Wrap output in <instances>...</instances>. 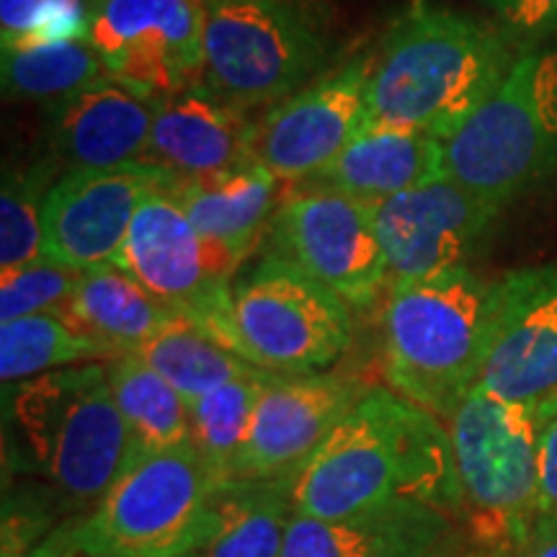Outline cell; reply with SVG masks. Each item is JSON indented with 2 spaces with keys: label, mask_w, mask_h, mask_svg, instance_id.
<instances>
[{
  "label": "cell",
  "mask_w": 557,
  "mask_h": 557,
  "mask_svg": "<svg viewBox=\"0 0 557 557\" xmlns=\"http://www.w3.org/2000/svg\"><path fill=\"white\" fill-rule=\"evenodd\" d=\"M519 54L487 18L416 0L374 60L367 124L444 143L504 83Z\"/></svg>",
  "instance_id": "7a4b0ae2"
},
{
  "label": "cell",
  "mask_w": 557,
  "mask_h": 557,
  "mask_svg": "<svg viewBox=\"0 0 557 557\" xmlns=\"http://www.w3.org/2000/svg\"><path fill=\"white\" fill-rule=\"evenodd\" d=\"M276 3H292V0H276Z\"/></svg>",
  "instance_id": "ab89813d"
},
{
  "label": "cell",
  "mask_w": 557,
  "mask_h": 557,
  "mask_svg": "<svg viewBox=\"0 0 557 557\" xmlns=\"http://www.w3.org/2000/svg\"><path fill=\"white\" fill-rule=\"evenodd\" d=\"M3 94L13 101L58 103L109 81L107 67L88 41H54L29 50H3Z\"/></svg>",
  "instance_id": "83f0119b"
},
{
  "label": "cell",
  "mask_w": 557,
  "mask_h": 557,
  "mask_svg": "<svg viewBox=\"0 0 557 557\" xmlns=\"http://www.w3.org/2000/svg\"><path fill=\"white\" fill-rule=\"evenodd\" d=\"M169 176L143 160L111 171H67L41 205V256L78 271L116 263L139 205Z\"/></svg>",
  "instance_id": "9a60e30c"
},
{
  "label": "cell",
  "mask_w": 557,
  "mask_h": 557,
  "mask_svg": "<svg viewBox=\"0 0 557 557\" xmlns=\"http://www.w3.org/2000/svg\"><path fill=\"white\" fill-rule=\"evenodd\" d=\"M86 3H88V9H94V5H99L101 0H86Z\"/></svg>",
  "instance_id": "74e56055"
},
{
  "label": "cell",
  "mask_w": 557,
  "mask_h": 557,
  "mask_svg": "<svg viewBox=\"0 0 557 557\" xmlns=\"http://www.w3.org/2000/svg\"><path fill=\"white\" fill-rule=\"evenodd\" d=\"M557 171V41L521 52L504 83L444 139V173L504 209Z\"/></svg>",
  "instance_id": "8992f818"
},
{
  "label": "cell",
  "mask_w": 557,
  "mask_h": 557,
  "mask_svg": "<svg viewBox=\"0 0 557 557\" xmlns=\"http://www.w3.org/2000/svg\"><path fill=\"white\" fill-rule=\"evenodd\" d=\"M169 181L143 199L116 267L127 271L160 305L194 320L238 354L230 282L240 261L227 248L201 238L171 194Z\"/></svg>",
  "instance_id": "30bf717a"
},
{
  "label": "cell",
  "mask_w": 557,
  "mask_h": 557,
  "mask_svg": "<svg viewBox=\"0 0 557 557\" xmlns=\"http://www.w3.org/2000/svg\"><path fill=\"white\" fill-rule=\"evenodd\" d=\"M269 374L261 372L256 377L230 382L197 400H189L191 444L218 483H227L235 475V462L246 444L250 416Z\"/></svg>",
  "instance_id": "f1b7e54d"
},
{
  "label": "cell",
  "mask_w": 557,
  "mask_h": 557,
  "mask_svg": "<svg viewBox=\"0 0 557 557\" xmlns=\"http://www.w3.org/2000/svg\"><path fill=\"white\" fill-rule=\"evenodd\" d=\"M468 545L511 557L537 521L540 418L472 387L447 418Z\"/></svg>",
  "instance_id": "52a82bcc"
},
{
  "label": "cell",
  "mask_w": 557,
  "mask_h": 557,
  "mask_svg": "<svg viewBox=\"0 0 557 557\" xmlns=\"http://www.w3.org/2000/svg\"><path fill=\"white\" fill-rule=\"evenodd\" d=\"M205 0H101L88 45L111 81L165 101L205 81Z\"/></svg>",
  "instance_id": "7c38bea8"
},
{
  "label": "cell",
  "mask_w": 557,
  "mask_h": 557,
  "mask_svg": "<svg viewBox=\"0 0 557 557\" xmlns=\"http://www.w3.org/2000/svg\"><path fill=\"white\" fill-rule=\"evenodd\" d=\"M169 189L201 238L227 248L243 263L267 240L276 212L297 184L248 163L209 178L171 176Z\"/></svg>",
  "instance_id": "44dd1931"
},
{
  "label": "cell",
  "mask_w": 557,
  "mask_h": 557,
  "mask_svg": "<svg viewBox=\"0 0 557 557\" xmlns=\"http://www.w3.org/2000/svg\"><path fill=\"white\" fill-rule=\"evenodd\" d=\"M253 122L209 90L205 83L158 101L143 163L178 178H209L250 163Z\"/></svg>",
  "instance_id": "ffe728a7"
},
{
  "label": "cell",
  "mask_w": 557,
  "mask_h": 557,
  "mask_svg": "<svg viewBox=\"0 0 557 557\" xmlns=\"http://www.w3.org/2000/svg\"><path fill=\"white\" fill-rule=\"evenodd\" d=\"M487 21L517 47L527 52L557 34V0H483Z\"/></svg>",
  "instance_id": "d6a6232c"
},
{
  "label": "cell",
  "mask_w": 557,
  "mask_h": 557,
  "mask_svg": "<svg viewBox=\"0 0 557 557\" xmlns=\"http://www.w3.org/2000/svg\"><path fill=\"white\" fill-rule=\"evenodd\" d=\"M83 336L99 341L111 351L135 354L165 329L176 312L148 295L116 263L83 271L78 287L58 310Z\"/></svg>",
  "instance_id": "603a6c76"
},
{
  "label": "cell",
  "mask_w": 557,
  "mask_h": 557,
  "mask_svg": "<svg viewBox=\"0 0 557 557\" xmlns=\"http://www.w3.org/2000/svg\"><path fill=\"white\" fill-rule=\"evenodd\" d=\"M135 354L145 364L156 369L186 403L230 385V382L256 377L263 372L248 359H243L240 354H235L233 348L220 344L212 333H207L194 320L181 315L173 318Z\"/></svg>",
  "instance_id": "d4e9b609"
},
{
  "label": "cell",
  "mask_w": 557,
  "mask_h": 557,
  "mask_svg": "<svg viewBox=\"0 0 557 557\" xmlns=\"http://www.w3.org/2000/svg\"><path fill=\"white\" fill-rule=\"evenodd\" d=\"M498 212L449 178L374 205L389 289L468 267Z\"/></svg>",
  "instance_id": "2e32d148"
},
{
  "label": "cell",
  "mask_w": 557,
  "mask_h": 557,
  "mask_svg": "<svg viewBox=\"0 0 557 557\" xmlns=\"http://www.w3.org/2000/svg\"><path fill=\"white\" fill-rule=\"evenodd\" d=\"M107 374L137 451L191 442L189 403L137 354H122L107 361Z\"/></svg>",
  "instance_id": "484cf974"
},
{
  "label": "cell",
  "mask_w": 557,
  "mask_h": 557,
  "mask_svg": "<svg viewBox=\"0 0 557 557\" xmlns=\"http://www.w3.org/2000/svg\"><path fill=\"white\" fill-rule=\"evenodd\" d=\"M181 557H205L201 553H189V555H181Z\"/></svg>",
  "instance_id": "f35d334b"
},
{
  "label": "cell",
  "mask_w": 557,
  "mask_h": 557,
  "mask_svg": "<svg viewBox=\"0 0 557 557\" xmlns=\"http://www.w3.org/2000/svg\"><path fill=\"white\" fill-rule=\"evenodd\" d=\"M86 0H0L3 50H29L54 41H88Z\"/></svg>",
  "instance_id": "4dcf8cb0"
},
{
  "label": "cell",
  "mask_w": 557,
  "mask_h": 557,
  "mask_svg": "<svg viewBox=\"0 0 557 557\" xmlns=\"http://www.w3.org/2000/svg\"><path fill=\"white\" fill-rule=\"evenodd\" d=\"M374 58H354L320 75L253 122L250 163L289 184H308L367 127Z\"/></svg>",
  "instance_id": "4fadbf2b"
},
{
  "label": "cell",
  "mask_w": 557,
  "mask_h": 557,
  "mask_svg": "<svg viewBox=\"0 0 557 557\" xmlns=\"http://www.w3.org/2000/svg\"><path fill=\"white\" fill-rule=\"evenodd\" d=\"M444 557H493V555H487V553H483V549H478L472 545H462V547L451 549V553H447Z\"/></svg>",
  "instance_id": "8d00e7d4"
},
{
  "label": "cell",
  "mask_w": 557,
  "mask_h": 557,
  "mask_svg": "<svg viewBox=\"0 0 557 557\" xmlns=\"http://www.w3.org/2000/svg\"><path fill=\"white\" fill-rule=\"evenodd\" d=\"M81 276L83 271L62 267L45 256L18 269L3 271L0 323L39 315V312H58L78 287Z\"/></svg>",
  "instance_id": "1f68e13d"
},
{
  "label": "cell",
  "mask_w": 557,
  "mask_h": 557,
  "mask_svg": "<svg viewBox=\"0 0 557 557\" xmlns=\"http://www.w3.org/2000/svg\"><path fill=\"white\" fill-rule=\"evenodd\" d=\"M475 387L537 418L557 410V269L493 282L491 344Z\"/></svg>",
  "instance_id": "5bb4252c"
},
{
  "label": "cell",
  "mask_w": 557,
  "mask_h": 557,
  "mask_svg": "<svg viewBox=\"0 0 557 557\" xmlns=\"http://www.w3.org/2000/svg\"><path fill=\"white\" fill-rule=\"evenodd\" d=\"M120 354L83 336L58 312H39L0 323V377L16 385L54 369L111 361Z\"/></svg>",
  "instance_id": "4316f807"
},
{
  "label": "cell",
  "mask_w": 557,
  "mask_h": 557,
  "mask_svg": "<svg viewBox=\"0 0 557 557\" xmlns=\"http://www.w3.org/2000/svg\"><path fill=\"white\" fill-rule=\"evenodd\" d=\"M158 101L103 81L50 109V143L67 171H111L148 152Z\"/></svg>",
  "instance_id": "d6986e66"
},
{
  "label": "cell",
  "mask_w": 557,
  "mask_h": 557,
  "mask_svg": "<svg viewBox=\"0 0 557 557\" xmlns=\"http://www.w3.org/2000/svg\"><path fill=\"white\" fill-rule=\"evenodd\" d=\"M537 517L557 519V410L540 418Z\"/></svg>",
  "instance_id": "836d02e7"
},
{
  "label": "cell",
  "mask_w": 557,
  "mask_h": 557,
  "mask_svg": "<svg viewBox=\"0 0 557 557\" xmlns=\"http://www.w3.org/2000/svg\"><path fill=\"white\" fill-rule=\"evenodd\" d=\"M218 485L191 442L137 451L107 496L52 537L88 557L201 553L214 529Z\"/></svg>",
  "instance_id": "5b68a950"
},
{
  "label": "cell",
  "mask_w": 557,
  "mask_h": 557,
  "mask_svg": "<svg viewBox=\"0 0 557 557\" xmlns=\"http://www.w3.org/2000/svg\"><path fill=\"white\" fill-rule=\"evenodd\" d=\"M393 500H421L459 521L447 423L389 387H372L295 472V517L333 519Z\"/></svg>",
  "instance_id": "6da1fadb"
},
{
  "label": "cell",
  "mask_w": 557,
  "mask_h": 557,
  "mask_svg": "<svg viewBox=\"0 0 557 557\" xmlns=\"http://www.w3.org/2000/svg\"><path fill=\"white\" fill-rule=\"evenodd\" d=\"M205 24V86L246 114L312 83L325 41L289 3L212 0Z\"/></svg>",
  "instance_id": "9c48e42d"
},
{
  "label": "cell",
  "mask_w": 557,
  "mask_h": 557,
  "mask_svg": "<svg viewBox=\"0 0 557 557\" xmlns=\"http://www.w3.org/2000/svg\"><path fill=\"white\" fill-rule=\"evenodd\" d=\"M438 178H447L442 139L426 132L367 124L329 169L308 184L341 191L364 205H380Z\"/></svg>",
  "instance_id": "7402d4cb"
},
{
  "label": "cell",
  "mask_w": 557,
  "mask_h": 557,
  "mask_svg": "<svg viewBox=\"0 0 557 557\" xmlns=\"http://www.w3.org/2000/svg\"><path fill=\"white\" fill-rule=\"evenodd\" d=\"M369 389L338 372H271L250 416L233 480L295 475Z\"/></svg>",
  "instance_id": "e0dca14e"
},
{
  "label": "cell",
  "mask_w": 557,
  "mask_h": 557,
  "mask_svg": "<svg viewBox=\"0 0 557 557\" xmlns=\"http://www.w3.org/2000/svg\"><path fill=\"white\" fill-rule=\"evenodd\" d=\"M32 557H88V555L73 553V549H67L65 545H60V542L50 534V537H47L37 549H34Z\"/></svg>",
  "instance_id": "d590c367"
},
{
  "label": "cell",
  "mask_w": 557,
  "mask_h": 557,
  "mask_svg": "<svg viewBox=\"0 0 557 557\" xmlns=\"http://www.w3.org/2000/svg\"><path fill=\"white\" fill-rule=\"evenodd\" d=\"M11 413L34 470L73 508L99 504L137 455L99 361L21 382Z\"/></svg>",
  "instance_id": "277c9868"
},
{
  "label": "cell",
  "mask_w": 557,
  "mask_h": 557,
  "mask_svg": "<svg viewBox=\"0 0 557 557\" xmlns=\"http://www.w3.org/2000/svg\"><path fill=\"white\" fill-rule=\"evenodd\" d=\"M205 3H212V0H205Z\"/></svg>",
  "instance_id": "60d3db41"
},
{
  "label": "cell",
  "mask_w": 557,
  "mask_h": 557,
  "mask_svg": "<svg viewBox=\"0 0 557 557\" xmlns=\"http://www.w3.org/2000/svg\"><path fill=\"white\" fill-rule=\"evenodd\" d=\"M511 557H557V519L537 517Z\"/></svg>",
  "instance_id": "e575fe53"
},
{
  "label": "cell",
  "mask_w": 557,
  "mask_h": 557,
  "mask_svg": "<svg viewBox=\"0 0 557 557\" xmlns=\"http://www.w3.org/2000/svg\"><path fill=\"white\" fill-rule=\"evenodd\" d=\"M235 348L263 372L315 374L351 346V308L336 292L263 250L233 284Z\"/></svg>",
  "instance_id": "ba28073f"
},
{
  "label": "cell",
  "mask_w": 557,
  "mask_h": 557,
  "mask_svg": "<svg viewBox=\"0 0 557 557\" xmlns=\"http://www.w3.org/2000/svg\"><path fill=\"white\" fill-rule=\"evenodd\" d=\"M263 250L336 292L351 310L372 308L387 284L374 205L323 186L289 194Z\"/></svg>",
  "instance_id": "8fae6325"
},
{
  "label": "cell",
  "mask_w": 557,
  "mask_h": 557,
  "mask_svg": "<svg viewBox=\"0 0 557 557\" xmlns=\"http://www.w3.org/2000/svg\"><path fill=\"white\" fill-rule=\"evenodd\" d=\"M493 329V282L472 271L389 289L382 315V372L389 389L447 418L478 385Z\"/></svg>",
  "instance_id": "3957f363"
},
{
  "label": "cell",
  "mask_w": 557,
  "mask_h": 557,
  "mask_svg": "<svg viewBox=\"0 0 557 557\" xmlns=\"http://www.w3.org/2000/svg\"><path fill=\"white\" fill-rule=\"evenodd\" d=\"M292 480L235 478L214 493V529L205 557H284L292 508Z\"/></svg>",
  "instance_id": "cb8c5ba5"
},
{
  "label": "cell",
  "mask_w": 557,
  "mask_h": 557,
  "mask_svg": "<svg viewBox=\"0 0 557 557\" xmlns=\"http://www.w3.org/2000/svg\"><path fill=\"white\" fill-rule=\"evenodd\" d=\"M468 545L451 513L393 500L333 519L292 517L284 557H444Z\"/></svg>",
  "instance_id": "ac0fdd59"
},
{
  "label": "cell",
  "mask_w": 557,
  "mask_h": 557,
  "mask_svg": "<svg viewBox=\"0 0 557 557\" xmlns=\"http://www.w3.org/2000/svg\"><path fill=\"white\" fill-rule=\"evenodd\" d=\"M50 165L5 171L0 191V267L3 271L41 259V205L50 191Z\"/></svg>",
  "instance_id": "f546056e"
}]
</instances>
